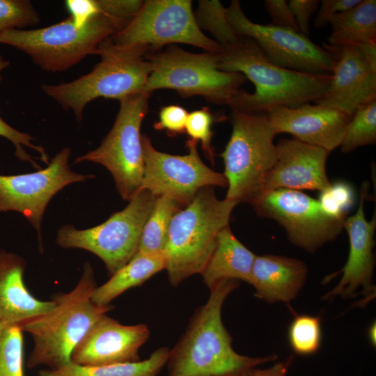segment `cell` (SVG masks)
<instances>
[{
  "instance_id": "cell-1",
  "label": "cell",
  "mask_w": 376,
  "mask_h": 376,
  "mask_svg": "<svg viewBox=\"0 0 376 376\" xmlns=\"http://www.w3.org/2000/svg\"><path fill=\"white\" fill-rule=\"evenodd\" d=\"M239 285L238 281L224 280L209 289L207 301L194 311L184 334L169 350L168 376H246L258 366L277 359L274 354L249 357L233 349L222 320V308Z\"/></svg>"
},
{
  "instance_id": "cell-2",
  "label": "cell",
  "mask_w": 376,
  "mask_h": 376,
  "mask_svg": "<svg viewBox=\"0 0 376 376\" xmlns=\"http://www.w3.org/2000/svg\"><path fill=\"white\" fill-rule=\"evenodd\" d=\"M218 68L240 72L255 86L249 93L241 90L230 107L252 113H266L277 107L293 108L315 102L326 92L330 75L297 72L278 66L265 55L253 39L239 36L217 52Z\"/></svg>"
},
{
  "instance_id": "cell-3",
  "label": "cell",
  "mask_w": 376,
  "mask_h": 376,
  "mask_svg": "<svg viewBox=\"0 0 376 376\" xmlns=\"http://www.w3.org/2000/svg\"><path fill=\"white\" fill-rule=\"evenodd\" d=\"M96 288L93 269L86 262L75 287L52 296L55 301L52 309L17 324L33 338L29 368L44 366L56 369L70 362L74 347L86 331L113 308L111 304L100 306L92 301Z\"/></svg>"
},
{
  "instance_id": "cell-4",
  "label": "cell",
  "mask_w": 376,
  "mask_h": 376,
  "mask_svg": "<svg viewBox=\"0 0 376 376\" xmlns=\"http://www.w3.org/2000/svg\"><path fill=\"white\" fill-rule=\"evenodd\" d=\"M237 204L235 201L218 199L212 187H205L174 214L162 252L172 286L201 274L215 249L219 233L229 225Z\"/></svg>"
},
{
  "instance_id": "cell-5",
  "label": "cell",
  "mask_w": 376,
  "mask_h": 376,
  "mask_svg": "<svg viewBox=\"0 0 376 376\" xmlns=\"http://www.w3.org/2000/svg\"><path fill=\"white\" fill-rule=\"evenodd\" d=\"M100 61L88 73L59 84H42V91L63 109L71 110L81 120L85 107L92 100L104 97L120 100L144 91L150 65L146 50L119 46L107 38L96 52Z\"/></svg>"
},
{
  "instance_id": "cell-6",
  "label": "cell",
  "mask_w": 376,
  "mask_h": 376,
  "mask_svg": "<svg viewBox=\"0 0 376 376\" xmlns=\"http://www.w3.org/2000/svg\"><path fill=\"white\" fill-rule=\"evenodd\" d=\"M128 23L102 13L79 26L69 17L44 28L7 29L0 33V43L26 53L42 70L56 72L71 68L88 55L96 54L102 42Z\"/></svg>"
},
{
  "instance_id": "cell-7",
  "label": "cell",
  "mask_w": 376,
  "mask_h": 376,
  "mask_svg": "<svg viewBox=\"0 0 376 376\" xmlns=\"http://www.w3.org/2000/svg\"><path fill=\"white\" fill-rule=\"evenodd\" d=\"M146 58L150 72L144 91L150 94L173 89L185 98L199 95L213 104L230 106L247 80L240 72L220 70L217 52L191 53L171 45Z\"/></svg>"
},
{
  "instance_id": "cell-8",
  "label": "cell",
  "mask_w": 376,
  "mask_h": 376,
  "mask_svg": "<svg viewBox=\"0 0 376 376\" xmlns=\"http://www.w3.org/2000/svg\"><path fill=\"white\" fill-rule=\"evenodd\" d=\"M232 133L221 154L226 199L248 203L277 160L276 135L266 113L231 109Z\"/></svg>"
},
{
  "instance_id": "cell-9",
  "label": "cell",
  "mask_w": 376,
  "mask_h": 376,
  "mask_svg": "<svg viewBox=\"0 0 376 376\" xmlns=\"http://www.w3.org/2000/svg\"><path fill=\"white\" fill-rule=\"evenodd\" d=\"M150 96L142 91L120 100L115 122L100 145L74 162L104 166L111 173L122 198L128 201L141 188L144 162L140 130L149 110Z\"/></svg>"
},
{
  "instance_id": "cell-10",
  "label": "cell",
  "mask_w": 376,
  "mask_h": 376,
  "mask_svg": "<svg viewBox=\"0 0 376 376\" xmlns=\"http://www.w3.org/2000/svg\"><path fill=\"white\" fill-rule=\"evenodd\" d=\"M156 198L149 191L141 189L126 207L100 225L84 230L72 225L62 226L58 230L56 242L63 249H81L96 255L111 276L136 253Z\"/></svg>"
},
{
  "instance_id": "cell-11",
  "label": "cell",
  "mask_w": 376,
  "mask_h": 376,
  "mask_svg": "<svg viewBox=\"0 0 376 376\" xmlns=\"http://www.w3.org/2000/svg\"><path fill=\"white\" fill-rule=\"evenodd\" d=\"M109 38L119 46L143 48L148 54L175 43L214 53L221 48L200 29L190 0L144 1L130 22Z\"/></svg>"
},
{
  "instance_id": "cell-12",
  "label": "cell",
  "mask_w": 376,
  "mask_h": 376,
  "mask_svg": "<svg viewBox=\"0 0 376 376\" xmlns=\"http://www.w3.org/2000/svg\"><path fill=\"white\" fill-rule=\"evenodd\" d=\"M249 203L259 216L281 225L293 244L309 253L336 239L343 229L345 218L329 215L318 200L301 191L274 189L256 195Z\"/></svg>"
},
{
  "instance_id": "cell-13",
  "label": "cell",
  "mask_w": 376,
  "mask_h": 376,
  "mask_svg": "<svg viewBox=\"0 0 376 376\" xmlns=\"http://www.w3.org/2000/svg\"><path fill=\"white\" fill-rule=\"evenodd\" d=\"M226 13L238 36L251 38L272 63L289 70L320 75H331L336 55L292 29L260 24L249 19L240 1L233 0Z\"/></svg>"
},
{
  "instance_id": "cell-14",
  "label": "cell",
  "mask_w": 376,
  "mask_h": 376,
  "mask_svg": "<svg viewBox=\"0 0 376 376\" xmlns=\"http://www.w3.org/2000/svg\"><path fill=\"white\" fill-rule=\"evenodd\" d=\"M144 170L141 189L155 196L169 195L184 207L205 187H226L223 173L206 166L197 150V142L187 141L188 152L173 155L156 150L146 135H141Z\"/></svg>"
},
{
  "instance_id": "cell-15",
  "label": "cell",
  "mask_w": 376,
  "mask_h": 376,
  "mask_svg": "<svg viewBox=\"0 0 376 376\" xmlns=\"http://www.w3.org/2000/svg\"><path fill=\"white\" fill-rule=\"evenodd\" d=\"M70 148L58 152L45 169L33 173L0 175V212H20L36 230L42 249V217L50 200L65 186L94 177L72 171L68 162Z\"/></svg>"
},
{
  "instance_id": "cell-16",
  "label": "cell",
  "mask_w": 376,
  "mask_h": 376,
  "mask_svg": "<svg viewBox=\"0 0 376 376\" xmlns=\"http://www.w3.org/2000/svg\"><path fill=\"white\" fill-rule=\"evenodd\" d=\"M149 336L146 324L125 325L104 314L74 347L70 361L83 366L137 362Z\"/></svg>"
},
{
  "instance_id": "cell-17",
  "label": "cell",
  "mask_w": 376,
  "mask_h": 376,
  "mask_svg": "<svg viewBox=\"0 0 376 376\" xmlns=\"http://www.w3.org/2000/svg\"><path fill=\"white\" fill-rule=\"evenodd\" d=\"M276 146V162L254 196L277 189L320 192L330 185L326 172L329 151L294 138L282 139Z\"/></svg>"
},
{
  "instance_id": "cell-18",
  "label": "cell",
  "mask_w": 376,
  "mask_h": 376,
  "mask_svg": "<svg viewBox=\"0 0 376 376\" xmlns=\"http://www.w3.org/2000/svg\"><path fill=\"white\" fill-rule=\"evenodd\" d=\"M366 193L367 186L363 185L357 211L344 219L343 228L348 234L350 242L348 258L344 267L338 272L342 274L340 281L324 295V299H332L336 297L350 299L359 292L369 297L375 292L373 276L376 214L375 212L370 221L366 219L364 201Z\"/></svg>"
},
{
  "instance_id": "cell-19",
  "label": "cell",
  "mask_w": 376,
  "mask_h": 376,
  "mask_svg": "<svg viewBox=\"0 0 376 376\" xmlns=\"http://www.w3.org/2000/svg\"><path fill=\"white\" fill-rule=\"evenodd\" d=\"M276 134L288 133L329 152L340 146L351 116L318 104L277 107L266 112Z\"/></svg>"
},
{
  "instance_id": "cell-20",
  "label": "cell",
  "mask_w": 376,
  "mask_h": 376,
  "mask_svg": "<svg viewBox=\"0 0 376 376\" xmlns=\"http://www.w3.org/2000/svg\"><path fill=\"white\" fill-rule=\"evenodd\" d=\"M336 63L324 94L315 102L352 116L361 106L376 100V69L357 45L333 52Z\"/></svg>"
},
{
  "instance_id": "cell-21",
  "label": "cell",
  "mask_w": 376,
  "mask_h": 376,
  "mask_svg": "<svg viewBox=\"0 0 376 376\" xmlns=\"http://www.w3.org/2000/svg\"><path fill=\"white\" fill-rule=\"evenodd\" d=\"M26 260L0 250V323L11 325L49 311L54 299L43 301L28 290L24 281Z\"/></svg>"
},
{
  "instance_id": "cell-22",
  "label": "cell",
  "mask_w": 376,
  "mask_h": 376,
  "mask_svg": "<svg viewBox=\"0 0 376 376\" xmlns=\"http://www.w3.org/2000/svg\"><path fill=\"white\" fill-rule=\"evenodd\" d=\"M302 260L283 256H256L249 284L255 296L268 303H289L297 297L307 277Z\"/></svg>"
},
{
  "instance_id": "cell-23",
  "label": "cell",
  "mask_w": 376,
  "mask_h": 376,
  "mask_svg": "<svg viewBox=\"0 0 376 376\" xmlns=\"http://www.w3.org/2000/svg\"><path fill=\"white\" fill-rule=\"evenodd\" d=\"M256 256L237 239L229 225L226 226L219 233L215 249L201 273L204 284L209 289L224 280L249 284Z\"/></svg>"
},
{
  "instance_id": "cell-24",
  "label": "cell",
  "mask_w": 376,
  "mask_h": 376,
  "mask_svg": "<svg viewBox=\"0 0 376 376\" xmlns=\"http://www.w3.org/2000/svg\"><path fill=\"white\" fill-rule=\"evenodd\" d=\"M330 24L327 49L331 52L345 45L376 42V1L361 0L352 8L337 14Z\"/></svg>"
},
{
  "instance_id": "cell-25",
  "label": "cell",
  "mask_w": 376,
  "mask_h": 376,
  "mask_svg": "<svg viewBox=\"0 0 376 376\" xmlns=\"http://www.w3.org/2000/svg\"><path fill=\"white\" fill-rule=\"evenodd\" d=\"M165 269L163 253L135 254L104 284L95 289L92 301L100 306H107L126 290L142 285L153 275Z\"/></svg>"
},
{
  "instance_id": "cell-26",
  "label": "cell",
  "mask_w": 376,
  "mask_h": 376,
  "mask_svg": "<svg viewBox=\"0 0 376 376\" xmlns=\"http://www.w3.org/2000/svg\"><path fill=\"white\" fill-rule=\"evenodd\" d=\"M168 347L155 350L148 359L133 363L83 366L72 363L56 369L44 368L38 376H157L166 364Z\"/></svg>"
},
{
  "instance_id": "cell-27",
  "label": "cell",
  "mask_w": 376,
  "mask_h": 376,
  "mask_svg": "<svg viewBox=\"0 0 376 376\" xmlns=\"http://www.w3.org/2000/svg\"><path fill=\"white\" fill-rule=\"evenodd\" d=\"M183 207L182 204L169 195L157 197L143 226L135 254L162 253L171 220Z\"/></svg>"
},
{
  "instance_id": "cell-28",
  "label": "cell",
  "mask_w": 376,
  "mask_h": 376,
  "mask_svg": "<svg viewBox=\"0 0 376 376\" xmlns=\"http://www.w3.org/2000/svg\"><path fill=\"white\" fill-rule=\"evenodd\" d=\"M376 141V100L359 107L352 115L340 144L343 153Z\"/></svg>"
},
{
  "instance_id": "cell-29",
  "label": "cell",
  "mask_w": 376,
  "mask_h": 376,
  "mask_svg": "<svg viewBox=\"0 0 376 376\" xmlns=\"http://www.w3.org/2000/svg\"><path fill=\"white\" fill-rule=\"evenodd\" d=\"M288 339L295 354L301 356L315 354L322 343L320 318L310 315H296L288 327Z\"/></svg>"
},
{
  "instance_id": "cell-30",
  "label": "cell",
  "mask_w": 376,
  "mask_h": 376,
  "mask_svg": "<svg viewBox=\"0 0 376 376\" xmlns=\"http://www.w3.org/2000/svg\"><path fill=\"white\" fill-rule=\"evenodd\" d=\"M195 17L200 29L210 31L220 45L230 44L239 36L228 22L226 8L219 1H198Z\"/></svg>"
},
{
  "instance_id": "cell-31",
  "label": "cell",
  "mask_w": 376,
  "mask_h": 376,
  "mask_svg": "<svg viewBox=\"0 0 376 376\" xmlns=\"http://www.w3.org/2000/svg\"><path fill=\"white\" fill-rule=\"evenodd\" d=\"M23 331L8 326L0 336V376H24Z\"/></svg>"
},
{
  "instance_id": "cell-32",
  "label": "cell",
  "mask_w": 376,
  "mask_h": 376,
  "mask_svg": "<svg viewBox=\"0 0 376 376\" xmlns=\"http://www.w3.org/2000/svg\"><path fill=\"white\" fill-rule=\"evenodd\" d=\"M39 15L29 1L0 0V33L7 29L33 26Z\"/></svg>"
},
{
  "instance_id": "cell-33",
  "label": "cell",
  "mask_w": 376,
  "mask_h": 376,
  "mask_svg": "<svg viewBox=\"0 0 376 376\" xmlns=\"http://www.w3.org/2000/svg\"><path fill=\"white\" fill-rule=\"evenodd\" d=\"M214 121V118L211 111L208 108L203 107L189 113L185 126V132L190 139L201 143L202 150L212 164L215 156L214 148L212 145V126Z\"/></svg>"
},
{
  "instance_id": "cell-34",
  "label": "cell",
  "mask_w": 376,
  "mask_h": 376,
  "mask_svg": "<svg viewBox=\"0 0 376 376\" xmlns=\"http://www.w3.org/2000/svg\"><path fill=\"white\" fill-rule=\"evenodd\" d=\"M8 65L9 61L4 59L0 55V74ZM1 79V77L0 75V81ZM0 136L5 137L13 143L15 148V155L17 156L18 159L24 162H28L31 163L34 168L37 169H40V166L37 164L33 157L29 155L24 149L23 146H25L38 152L41 155L40 159L45 164H48L49 163L48 155L45 152L44 148L42 146L36 145L33 143V141L35 140L33 136L27 133L22 132L14 129L7 124L1 117Z\"/></svg>"
},
{
  "instance_id": "cell-35",
  "label": "cell",
  "mask_w": 376,
  "mask_h": 376,
  "mask_svg": "<svg viewBox=\"0 0 376 376\" xmlns=\"http://www.w3.org/2000/svg\"><path fill=\"white\" fill-rule=\"evenodd\" d=\"M323 210L329 215L345 219L348 210L353 205L354 194L347 182L338 181L320 191L318 200Z\"/></svg>"
},
{
  "instance_id": "cell-36",
  "label": "cell",
  "mask_w": 376,
  "mask_h": 376,
  "mask_svg": "<svg viewBox=\"0 0 376 376\" xmlns=\"http://www.w3.org/2000/svg\"><path fill=\"white\" fill-rule=\"evenodd\" d=\"M189 112L182 107L170 104L162 107L159 113V121L154 124L157 130H166L170 136L182 134Z\"/></svg>"
},
{
  "instance_id": "cell-37",
  "label": "cell",
  "mask_w": 376,
  "mask_h": 376,
  "mask_svg": "<svg viewBox=\"0 0 376 376\" xmlns=\"http://www.w3.org/2000/svg\"><path fill=\"white\" fill-rule=\"evenodd\" d=\"M361 0H322L320 3L314 19V26L322 28L330 24L338 13L346 11L357 5Z\"/></svg>"
},
{
  "instance_id": "cell-38",
  "label": "cell",
  "mask_w": 376,
  "mask_h": 376,
  "mask_svg": "<svg viewBox=\"0 0 376 376\" xmlns=\"http://www.w3.org/2000/svg\"><path fill=\"white\" fill-rule=\"evenodd\" d=\"M320 1L318 0H290L288 6L295 19L301 33L308 36L310 29V21L317 12Z\"/></svg>"
},
{
  "instance_id": "cell-39",
  "label": "cell",
  "mask_w": 376,
  "mask_h": 376,
  "mask_svg": "<svg viewBox=\"0 0 376 376\" xmlns=\"http://www.w3.org/2000/svg\"><path fill=\"white\" fill-rule=\"evenodd\" d=\"M65 5L75 24L79 26L86 24L91 19L102 13L98 0H68Z\"/></svg>"
},
{
  "instance_id": "cell-40",
  "label": "cell",
  "mask_w": 376,
  "mask_h": 376,
  "mask_svg": "<svg viewBox=\"0 0 376 376\" xmlns=\"http://www.w3.org/2000/svg\"><path fill=\"white\" fill-rule=\"evenodd\" d=\"M264 4L272 19L271 24L299 32L288 1L285 0H266Z\"/></svg>"
},
{
  "instance_id": "cell-41",
  "label": "cell",
  "mask_w": 376,
  "mask_h": 376,
  "mask_svg": "<svg viewBox=\"0 0 376 376\" xmlns=\"http://www.w3.org/2000/svg\"><path fill=\"white\" fill-rule=\"evenodd\" d=\"M293 361L290 357L285 361H278L267 368H254L246 376H286Z\"/></svg>"
},
{
  "instance_id": "cell-42",
  "label": "cell",
  "mask_w": 376,
  "mask_h": 376,
  "mask_svg": "<svg viewBox=\"0 0 376 376\" xmlns=\"http://www.w3.org/2000/svg\"><path fill=\"white\" fill-rule=\"evenodd\" d=\"M361 49L365 59L376 69V42L357 45Z\"/></svg>"
},
{
  "instance_id": "cell-43",
  "label": "cell",
  "mask_w": 376,
  "mask_h": 376,
  "mask_svg": "<svg viewBox=\"0 0 376 376\" xmlns=\"http://www.w3.org/2000/svg\"><path fill=\"white\" fill-rule=\"evenodd\" d=\"M375 323H373L368 328V339L372 345L375 346L376 339H375V330H376Z\"/></svg>"
},
{
  "instance_id": "cell-44",
  "label": "cell",
  "mask_w": 376,
  "mask_h": 376,
  "mask_svg": "<svg viewBox=\"0 0 376 376\" xmlns=\"http://www.w3.org/2000/svg\"><path fill=\"white\" fill-rule=\"evenodd\" d=\"M9 325L0 323V336H1L2 333L3 332L4 329Z\"/></svg>"
}]
</instances>
